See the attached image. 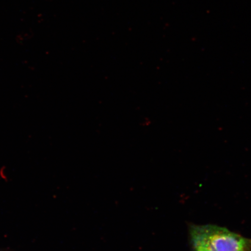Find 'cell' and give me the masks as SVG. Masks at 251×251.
Segmentation results:
<instances>
[{"instance_id":"6da1fadb","label":"cell","mask_w":251,"mask_h":251,"mask_svg":"<svg viewBox=\"0 0 251 251\" xmlns=\"http://www.w3.org/2000/svg\"><path fill=\"white\" fill-rule=\"evenodd\" d=\"M191 244L203 245L212 251H251V239L225 227L212 225H191Z\"/></svg>"},{"instance_id":"7a4b0ae2","label":"cell","mask_w":251,"mask_h":251,"mask_svg":"<svg viewBox=\"0 0 251 251\" xmlns=\"http://www.w3.org/2000/svg\"><path fill=\"white\" fill-rule=\"evenodd\" d=\"M191 245H192L193 251H212L209 248L202 244L193 243Z\"/></svg>"}]
</instances>
